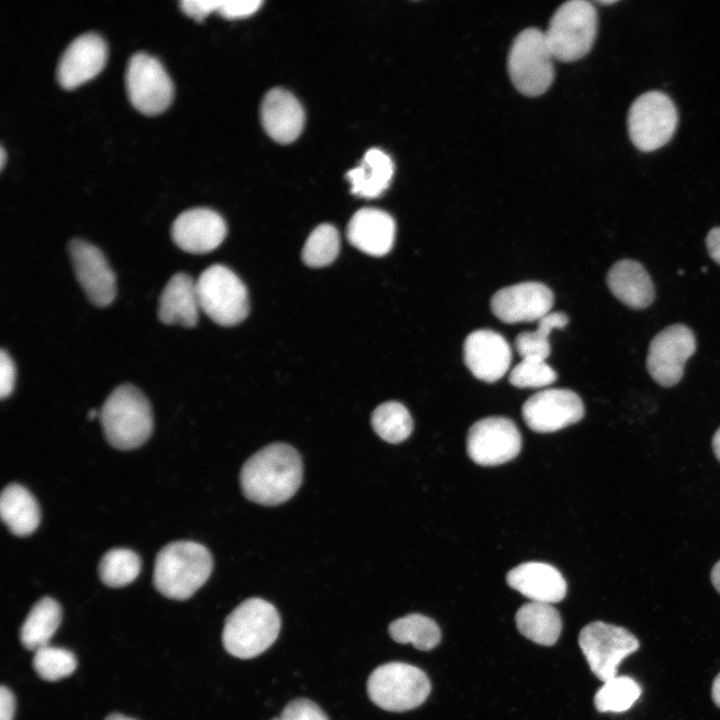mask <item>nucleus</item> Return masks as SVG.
Returning a JSON list of instances; mask_svg holds the SVG:
<instances>
[{
  "mask_svg": "<svg viewBox=\"0 0 720 720\" xmlns=\"http://www.w3.org/2000/svg\"><path fill=\"white\" fill-rule=\"evenodd\" d=\"M430 691L431 683L426 673L403 662L380 665L370 674L367 682L372 702L387 711L414 709L427 699Z\"/></svg>",
  "mask_w": 720,
  "mask_h": 720,
  "instance_id": "0eeeda50",
  "label": "nucleus"
},
{
  "mask_svg": "<svg viewBox=\"0 0 720 720\" xmlns=\"http://www.w3.org/2000/svg\"><path fill=\"white\" fill-rule=\"evenodd\" d=\"M371 424L378 436L392 444L404 441L413 430L409 411L396 401L379 405L372 413Z\"/></svg>",
  "mask_w": 720,
  "mask_h": 720,
  "instance_id": "7c9ffc66",
  "label": "nucleus"
},
{
  "mask_svg": "<svg viewBox=\"0 0 720 720\" xmlns=\"http://www.w3.org/2000/svg\"><path fill=\"white\" fill-rule=\"evenodd\" d=\"M200 309L221 326H234L248 315L245 285L229 268L214 264L196 281Z\"/></svg>",
  "mask_w": 720,
  "mask_h": 720,
  "instance_id": "6e6552de",
  "label": "nucleus"
},
{
  "mask_svg": "<svg viewBox=\"0 0 720 720\" xmlns=\"http://www.w3.org/2000/svg\"><path fill=\"white\" fill-rule=\"evenodd\" d=\"M221 1L216 0H182L181 10L189 17L201 22L212 12H216Z\"/></svg>",
  "mask_w": 720,
  "mask_h": 720,
  "instance_id": "ea45409f",
  "label": "nucleus"
},
{
  "mask_svg": "<svg viewBox=\"0 0 720 720\" xmlns=\"http://www.w3.org/2000/svg\"><path fill=\"white\" fill-rule=\"evenodd\" d=\"M62 619L59 603L51 597L39 599L24 620L19 637L21 644L30 651L49 644Z\"/></svg>",
  "mask_w": 720,
  "mask_h": 720,
  "instance_id": "cd10ccee",
  "label": "nucleus"
},
{
  "mask_svg": "<svg viewBox=\"0 0 720 720\" xmlns=\"http://www.w3.org/2000/svg\"><path fill=\"white\" fill-rule=\"evenodd\" d=\"M280 627V616L271 603L249 598L227 616L222 632L223 646L232 656L253 658L274 643Z\"/></svg>",
  "mask_w": 720,
  "mask_h": 720,
  "instance_id": "20e7f679",
  "label": "nucleus"
},
{
  "mask_svg": "<svg viewBox=\"0 0 720 720\" xmlns=\"http://www.w3.org/2000/svg\"><path fill=\"white\" fill-rule=\"evenodd\" d=\"M272 720H282V719L279 717V718H274V719H272Z\"/></svg>",
  "mask_w": 720,
  "mask_h": 720,
  "instance_id": "3c124183",
  "label": "nucleus"
},
{
  "mask_svg": "<svg viewBox=\"0 0 720 720\" xmlns=\"http://www.w3.org/2000/svg\"><path fill=\"white\" fill-rule=\"evenodd\" d=\"M598 17L592 3L571 0L552 15L545 31L556 60L572 62L584 57L592 48L597 34Z\"/></svg>",
  "mask_w": 720,
  "mask_h": 720,
  "instance_id": "423d86ee",
  "label": "nucleus"
},
{
  "mask_svg": "<svg viewBox=\"0 0 720 720\" xmlns=\"http://www.w3.org/2000/svg\"><path fill=\"white\" fill-rule=\"evenodd\" d=\"M712 447L714 454L716 455L717 459L720 461V427L715 432L713 439H712Z\"/></svg>",
  "mask_w": 720,
  "mask_h": 720,
  "instance_id": "a18cd8bd",
  "label": "nucleus"
},
{
  "mask_svg": "<svg viewBox=\"0 0 720 720\" xmlns=\"http://www.w3.org/2000/svg\"><path fill=\"white\" fill-rule=\"evenodd\" d=\"M391 638L401 644H412L416 649L428 651L441 640V631L431 618L413 613L394 620L388 628Z\"/></svg>",
  "mask_w": 720,
  "mask_h": 720,
  "instance_id": "c85d7f7f",
  "label": "nucleus"
},
{
  "mask_svg": "<svg viewBox=\"0 0 720 720\" xmlns=\"http://www.w3.org/2000/svg\"><path fill=\"white\" fill-rule=\"evenodd\" d=\"M200 310L196 281L186 273L174 274L159 298V320L166 325L194 327Z\"/></svg>",
  "mask_w": 720,
  "mask_h": 720,
  "instance_id": "b1692460",
  "label": "nucleus"
},
{
  "mask_svg": "<svg viewBox=\"0 0 720 720\" xmlns=\"http://www.w3.org/2000/svg\"><path fill=\"white\" fill-rule=\"evenodd\" d=\"M339 249L340 237L337 229L331 224H321L307 238L302 259L309 267H324L336 259Z\"/></svg>",
  "mask_w": 720,
  "mask_h": 720,
  "instance_id": "72a5a7b5",
  "label": "nucleus"
},
{
  "mask_svg": "<svg viewBox=\"0 0 720 720\" xmlns=\"http://www.w3.org/2000/svg\"><path fill=\"white\" fill-rule=\"evenodd\" d=\"M569 322L568 316L563 312H550L538 321L534 331L518 334L515 339V348L522 358H537L546 360L551 348L549 335L554 329L563 328Z\"/></svg>",
  "mask_w": 720,
  "mask_h": 720,
  "instance_id": "473e14b6",
  "label": "nucleus"
},
{
  "mask_svg": "<svg viewBox=\"0 0 720 720\" xmlns=\"http://www.w3.org/2000/svg\"><path fill=\"white\" fill-rule=\"evenodd\" d=\"M105 720H136V719L131 718V717H128V716H125V715H123V714L112 713V714L108 715V716L105 718Z\"/></svg>",
  "mask_w": 720,
  "mask_h": 720,
  "instance_id": "49530a36",
  "label": "nucleus"
},
{
  "mask_svg": "<svg viewBox=\"0 0 720 720\" xmlns=\"http://www.w3.org/2000/svg\"><path fill=\"white\" fill-rule=\"evenodd\" d=\"M141 570V559L137 553L126 548L107 551L99 563L101 581L112 588L126 586L133 582Z\"/></svg>",
  "mask_w": 720,
  "mask_h": 720,
  "instance_id": "2f4dec72",
  "label": "nucleus"
},
{
  "mask_svg": "<svg viewBox=\"0 0 720 720\" xmlns=\"http://www.w3.org/2000/svg\"><path fill=\"white\" fill-rule=\"evenodd\" d=\"M522 446L515 423L506 417L492 416L475 422L466 439L468 456L476 464L496 466L514 459Z\"/></svg>",
  "mask_w": 720,
  "mask_h": 720,
  "instance_id": "ddd939ff",
  "label": "nucleus"
},
{
  "mask_svg": "<svg viewBox=\"0 0 720 720\" xmlns=\"http://www.w3.org/2000/svg\"><path fill=\"white\" fill-rule=\"evenodd\" d=\"M4 163H5V150H4L3 146H1V149H0V169L1 170L4 167Z\"/></svg>",
  "mask_w": 720,
  "mask_h": 720,
  "instance_id": "de8ad7c7",
  "label": "nucleus"
},
{
  "mask_svg": "<svg viewBox=\"0 0 720 720\" xmlns=\"http://www.w3.org/2000/svg\"><path fill=\"white\" fill-rule=\"evenodd\" d=\"M282 720H329L323 710L308 699H296L283 709Z\"/></svg>",
  "mask_w": 720,
  "mask_h": 720,
  "instance_id": "e433bc0d",
  "label": "nucleus"
},
{
  "mask_svg": "<svg viewBox=\"0 0 720 720\" xmlns=\"http://www.w3.org/2000/svg\"><path fill=\"white\" fill-rule=\"evenodd\" d=\"M393 171L391 158L382 150L371 148L366 151L361 164L347 172L346 178L353 194L375 198L388 188Z\"/></svg>",
  "mask_w": 720,
  "mask_h": 720,
  "instance_id": "a878e982",
  "label": "nucleus"
},
{
  "mask_svg": "<svg viewBox=\"0 0 720 720\" xmlns=\"http://www.w3.org/2000/svg\"><path fill=\"white\" fill-rule=\"evenodd\" d=\"M125 83L129 101L142 114H160L172 102L170 77L162 64L145 52H137L129 59Z\"/></svg>",
  "mask_w": 720,
  "mask_h": 720,
  "instance_id": "9b49d317",
  "label": "nucleus"
},
{
  "mask_svg": "<svg viewBox=\"0 0 720 720\" xmlns=\"http://www.w3.org/2000/svg\"><path fill=\"white\" fill-rule=\"evenodd\" d=\"M522 416L535 432H555L580 421L584 405L579 395L570 389H546L525 401Z\"/></svg>",
  "mask_w": 720,
  "mask_h": 720,
  "instance_id": "4468645a",
  "label": "nucleus"
},
{
  "mask_svg": "<svg viewBox=\"0 0 720 720\" xmlns=\"http://www.w3.org/2000/svg\"><path fill=\"white\" fill-rule=\"evenodd\" d=\"M463 355L470 372L477 379L489 383L506 374L512 359L507 340L490 329L471 332L464 341Z\"/></svg>",
  "mask_w": 720,
  "mask_h": 720,
  "instance_id": "a211bd4d",
  "label": "nucleus"
},
{
  "mask_svg": "<svg viewBox=\"0 0 720 720\" xmlns=\"http://www.w3.org/2000/svg\"><path fill=\"white\" fill-rule=\"evenodd\" d=\"M107 46L105 41L92 32L76 37L62 53L56 79L64 89H74L95 77L105 66Z\"/></svg>",
  "mask_w": 720,
  "mask_h": 720,
  "instance_id": "f3484780",
  "label": "nucleus"
},
{
  "mask_svg": "<svg viewBox=\"0 0 720 720\" xmlns=\"http://www.w3.org/2000/svg\"><path fill=\"white\" fill-rule=\"evenodd\" d=\"M213 558L209 550L193 541H174L157 554L153 584L163 596L186 600L209 578Z\"/></svg>",
  "mask_w": 720,
  "mask_h": 720,
  "instance_id": "f03ea898",
  "label": "nucleus"
},
{
  "mask_svg": "<svg viewBox=\"0 0 720 720\" xmlns=\"http://www.w3.org/2000/svg\"><path fill=\"white\" fill-rule=\"evenodd\" d=\"M578 644L592 673L606 682L617 674V667L639 648V641L628 629L594 621L584 626Z\"/></svg>",
  "mask_w": 720,
  "mask_h": 720,
  "instance_id": "9d476101",
  "label": "nucleus"
},
{
  "mask_svg": "<svg viewBox=\"0 0 720 720\" xmlns=\"http://www.w3.org/2000/svg\"><path fill=\"white\" fill-rule=\"evenodd\" d=\"M711 696L715 705L720 708V672L713 680L711 687Z\"/></svg>",
  "mask_w": 720,
  "mask_h": 720,
  "instance_id": "37998d69",
  "label": "nucleus"
},
{
  "mask_svg": "<svg viewBox=\"0 0 720 720\" xmlns=\"http://www.w3.org/2000/svg\"><path fill=\"white\" fill-rule=\"evenodd\" d=\"M695 351V335L688 326H668L650 342L646 359L647 371L660 386L672 387L682 379L685 364Z\"/></svg>",
  "mask_w": 720,
  "mask_h": 720,
  "instance_id": "f8f14e48",
  "label": "nucleus"
},
{
  "mask_svg": "<svg viewBox=\"0 0 720 720\" xmlns=\"http://www.w3.org/2000/svg\"><path fill=\"white\" fill-rule=\"evenodd\" d=\"M100 422L109 444L131 450L141 446L153 430V414L146 396L131 384L117 386L106 398Z\"/></svg>",
  "mask_w": 720,
  "mask_h": 720,
  "instance_id": "7ed1b4c3",
  "label": "nucleus"
},
{
  "mask_svg": "<svg viewBox=\"0 0 720 720\" xmlns=\"http://www.w3.org/2000/svg\"><path fill=\"white\" fill-rule=\"evenodd\" d=\"M16 370L10 355L5 351L0 352V396L2 399L8 397L15 385Z\"/></svg>",
  "mask_w": 720,
  "mask_h": 720,
  "instance_id": "58836bf2",
  "label": "nucleus"
},
{
  "mask_svg": "<svg viewBox=\"0 0 720 720\" xmlns=\"http://www.w3.org/2000/svg\"><path fill=\"white\" fill-rule=\"evenodd\" d=\"M15 697L12 691L2 685L0 688V720H13Z\"/></svg>",
  "mask_w": 720,
  "mask_h": 720,
  "instance_id": "a19ab883",
  "label": "nucleus"
},
{
  "mask_svg": "<svg viewBox=\"0 0 720 720\" xmlns=\"http://www.w3.org/2000/svg\"><path fill=\"white\" fill-rule=\"evenodd\" d=\"M515 622L523 636L544 646L554 645L562 630L559 612L548 603L531 601L524 604L518 609Z\"/></svg>",
  "mask_w": 720,
  "mask_h": 720,
  "instance_id": "bb28decb",
  "label": "nucleus"
},
{
  "mask_svg": "<svg viewBox=\"0 0 720 720\" xmlns=\"http://www.w3.org/2000/svg\"><path fill=\"white\" fill-rule=\"evenodd\" d=\"M506 582L533 602L557 603L567 592L562 574L543 562H526L514 567L507 573Z\"/></svg>",
  "mask_w": 720,
  "mask_h": 720,
  "instance_id": "aec40b11",
  "label": "nucleus"
},
{
  "mask_svg": "<svg viewBox=\"0 0 720 720\" xmlns=\"http://www.w3.org/2000/svg\"><path fill=\"white\" fill-rule=\"evenodd\" d=\"M260 115L264 130L278 143H290L302 132L303 108L287 90L275 88L267 92L261 104Z\"/></svg>",
  "mask_w": 720,
  "mask_h": 720,
  "instance_id": "412c9836",
  "label": "nucleus"
},
{
  "mask_svg": "<svg viewBox=\"0 0 720 720\" xmlns=\"http://www.w3.org/2000/svg\"><path fill=\"white\" fill-rule=\"evenodd\" d=\"M706 247L711 259L720 265V227H714L708 232Z\"/></svg>",
  "mask_w": 720,
  "mask_h": 720,
  "instance_id": "79ce46f5",
  "label": "nucleus"
},
{
  "mask_svg": "<svg viewBox=\"0 0 720 720\" xmlns=\"http://www.w3.org/2000/svg\"><path fill=\"white\" fill-rule=\"evenodd\" d=\"M0 515L8 529L17 536L33 533L40 523V508L35 497L24 486L7 485L0 497Z\"/></svg>",
  "mask_w": 720,
  "mask_h": 720,
  "instance_id": "393cba45",
  "label": "nucleus"
},
{
  "mask_svg": "<svg viewBox=\"0 0 720 720\" xmlns=\"http://www.w3.org/2000/svg\"><path fill=\"white\" fill-rule=\"evenodd\" d=\"M610 292L631 309H645L655 299L654 284L644 266L631 259L613 264L606 276Z\"/></svg>",
  "mask_w": 720,
  "mask_h": 720,
  "instance_id": "5701e85b",
  "label": "nucleus"
},
{
  "mask_svg": "<svg viewBox=\"0 0 720 720\" xmlns=\"http://www.w3.org/2000/svg\"><path fill=\"white\" fill-rule=\"evenodd\" d=\"M302 475L300 454L288 444L273 443L248 458L241 469L240 484L248 500L274 506L296 493Z\"/></svg>",
  "mask_w": 720,
  "mask_h": 720,
  "instance_id": "f257e3e1",
  "label": "nucleus"
},
{
  "mask_svg": "<svg viewBox=\"0 0 720 720\" xmlns=\"http://www.w3.org/2000/svg\"><path fill=\"white\" fill-rule=\"evenodd\" d=\"M641 693V685L634 678L615 676L596 691L593 703L598 712L621 713L629 710Z\"/></svg>",
  "mask_w": 720,
  "mask_h": 720,
  "instance_id": "c756f323",
  "label": "nucleus"
},
{
  "mask_svg": "<svg viewBox=\"0 0 720 720\" xmlns=\"http://www.w3.org/2000/svg\"><path fill=\"white\" fill-rule=\"evenodd\" d=\"M32 665L43 680L57 681L75 671L77 660L71 651L48 644L34 651Z\"/></svg>",
  "mask_w": 720,
  "mask_h": 720,
  "instance_id": "f704fd0d",
  "label": "nucleus"
},
{
  "mask_svg": "<svg viewBox=\"0 0 720 720\" xmlns=\"http://www.w3.org/2000/svg\"><path fill=\"white\" fill-rule=\"evenodd\" d=\"M396 226L394 219L376 208L358 210L347 227L349 242L360 251L372 256H384L393 247Z\"/></svg>",
  "mask_w": 720,
  "mask_h": 720,
  "instance_id": "4be33fe9",
  "label": "nucleus"
},
{
  "mask_svg": "<svg viewBox=\"0 0 720 720\" xmlns=\"http://www.w3.org/2000/svg\"><path fill=\"white\" fill-rule=\"evenodd\" d=\"M96 415H97V412L95 410H91L88 414V418L93 419V418H95Z\"/></svg>",
  "mask_w": 720,
  "mask_h": 720,
  "instance_id": "8fccbe9b",
  "label": "nucleus"
},
{
  "mask_svg": "<svg viewBox=\"0 0 720 720\" xmlns=\"http://www.w3.org/2000/svg\"><path fill=\"white\" fill-rule=\"evenodd\" d=\"M261 4L260 0L221 1L217 12L227 19H240L255 13Z\"/></svg>",
  "mask_w": 720,
  "mask_h": 720,
  "instance_id": "4c0bfd02",
  "label": "nucleus"
},
{
  "mask_svg": "<svg viewBox=\"0 0 720 720\" xmlns=\"http://www.w3.org/2000/svg\"><path fill=\"white\" fill-rule=\"evenodd\" d=\"M616 2H617V0H601V1H599V3H601V4H603V5H611V4H614V3H616Z\"/></svg>",
  "mask_w": 720,
  "mask_h": 720,
  "instance_id": "09e8293b",
  "label": "nucleus"
},
{
  "mask_svg": "<svg viewBox=\"0 0 720 720\" xmlns=\"http://www.w3.org/2000/svg\"><path fill=\"white\" fill-rule=\"evenodd\" d=\"M552 291L545 284L521 282L498 290L491 298L493 314L502 322L515 324L539 321L551 312Z\"/></svg>",
  "mask_w": 720,
  "mask_h": 720,
  "instance_id": "2eb2a0df",
  "label": "nucleus"
},
{
  "mask_svg": "<svg viewBox=\"0 0 720 720\" xmlns=\"http://www.w3.org/2000/svg\"><path fill=\"white\" fill-rule=\"evenodd\" d=\"M227 227L223 218L208 208L188 209L177 216L171 226V237L183 251L205 254L215 250L225 239Z\"/></svg>",
  "mask_w": 720,
  "mask_h": 720,
  "instance_id": "6ab92c4d",
  "label": "nucleus"
},
{
  "mask_svg": "<svg viewBox=\"0 0 720 720\" xmlns=\"http://www.w3.org/2000/svg\"><path fill=\"white\" fill-rule=\"evenodd\" d=\"M556 379V372L546 360L537 358H522L509 374V382L518 388H541Z\"/></svg>",
  "mask_w": 720,
  "mask_h": 720,
  "instance_id": "c9c22d12",
  "label": "nucleus"
},
{
  "mask_svg": "<svg viewBox=\"0 0 720 720\" xmlns=\"http://www.w3.org/2000/svg\"><path fill=\"white\" fill-rule=\"evenodd\" d=\"M711 582L715 589L720 593V560L715 563L711 570Z\"/></svg>",
  "mask_w": 720,
  "mask_h": 720,
  "instance_id": "c03bdc74",
  "label": "nucleus"
},
{
  "mask_svg": "<svg viewBox=\"0 0 720 720\" xmlns=\"http://www.w3.org/2000/svg\"><path fill=\"white\" fill-rule=\"evenodd\" d=\"M554 59L545 32L524 29L515 37L507 57L511 82L525 96L542 95L553 82Z\"/></svg>",
  "mask_w": 720,
  "mask_h": 720,
  "instance_id": "39448f33",
  "label": "nucleus"
},
{
  "mask_svg": "<svg viewBox=\"0 0 720 720\" xmlns=\"http://www.w3.org/2000/svg\"><path fill=\"white\" fill-rule=\"evenodd\" d=\"M76 278L88 299L98 307L110 305L116 296V278L99 248L80 239L68 246Z\"/></svg>",
  "mask_w": 720,
  "mask_h": 720,
  "instance_id": "dca6fc26",
  "label": "nucleus"
},
{
  "mask_svg": "<svg viewBox=\"0 0 720 720\" xmlns=\"http://www.w3.org/2000/svg\"><path fill=\"white\" fill-rule=\"evenodd\" d=\"M678 124V112L668 95L649 91L638 96L627 114V130L633 145L651 152L667 144Z\"/></svg>",
  "mask_w": 720,
  "mask_h": 720,
  "instance_id": "1a4fd4ad",
  "label": "nucleus"
}]
</instances>
